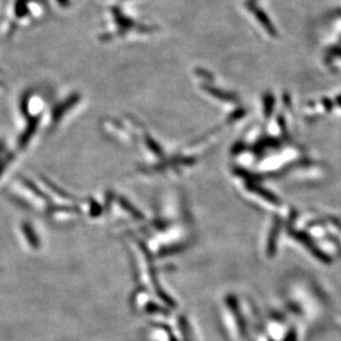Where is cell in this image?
Segmentation results:
<instances>
[{
	"instance_id": "1",
	"label": "cell",
	"mask_w": 341,
	"mask_h": 341,
	"mask_svg": "<svg viewBox=\"0 0 341 341\" xmlns=\"http://www.w3.org/2000/svg\"><path fill=\"white\" fill-rule=\"evenodd\" d=\"M81 96L78 94H74L72 96H70L67 100L62 102L61 104H59L57 107H54L52 112V123L53 124H58V122L64 116V114L70 110L72 107L80 101Z\"/></svg>"
},
{
	"instance_id": "2",
	"label": "cell",
	"mask_w": 341,
	"mask_h": 341,
	"mask_svg": "<svg viewBox=\"0 0 341 341\" xmlns=\"http://www.w3.org/2000/svg\"><path fill=\"white\" fill-rule=\"evenodd\" d=\"M38 125H39V118L38 117H34L30 121V123L28 124L27 128L25 130V133L22 134V136L20 137V140H19V146H20V148H25L26 146L29 144L31 137L33 136L35 130H37Z\"/></svg>"
},
{
	"instance_id": "3",
	"label": "cell",
	"mask_w": 341,
	"mask_h": 341,
	"mask_svg": "<svg viewBox=\"0 0 341 341\" xmlns=\"http://www.w3.org/2000/svg\"><path fill=\"white\" fill-rule=\"evenodd\" d=\"M22 231L23 234L27 236V240L29 242V244L33 248H39V240L38 236L35 234V232L33 231V229L31 228L30 224L28 223H23L22 224Z\"/></svg>"
},
{
	"instance_id": "4",
	"label": "cell",
	"mask_w": 341,
	"mask_h": 341,
	"mask_svg": "<svg viewBox=\"0 0 341 341\" xmlns=\"http://www.w3.org/2000/svg\"><path fill=\"white\" fill-rule=\"evenodd\" d=\"M120 202H121V205H123V208L127 210V211H128L129 213H132L135 217H141L140 213L138 212L136 209H134L133 205L130 204L129 202H127L125 199H123V198H122V199H120Z\"/></svg>"
},
{
	"instance_id": "5",
	"label": "cell",
	"mask_w": 341,
	"mask_h": 341,
	"mask_svg": "<svg viewBox=\"0 0 341 341\" xmlns=\"http://www.w3.org/2000/svg\"><path fill=\"white\" fill-rule=\"evenodd\" d=\"M101 213H102V210L100 208V205L95 203V202H92V204H91V214H92L93 217H97L100 216Z\"/></svg>"
},
{
	"instance_id": "6",
	"label": "cell",
	"mask_w": 341,
	"mask_h": 341,
	"mask_svg": "<svg viewBox=\"0 0 341 341\" xmlns=\"http://www.w3.org/2000/svg\"><path fill=\"white\" fill-rule=\"evenodd\" d=\"M5 167H6V161H0V174L2 173Z\"/></svg>"
}]
</instances>
